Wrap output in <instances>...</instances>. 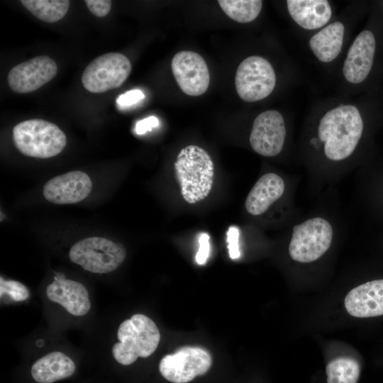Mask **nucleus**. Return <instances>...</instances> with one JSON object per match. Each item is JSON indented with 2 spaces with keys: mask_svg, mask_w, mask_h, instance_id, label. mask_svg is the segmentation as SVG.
<instances>
[{
  "mask_svg": "<svg viewBox=\"0 0 383 383\" xmlns=\"http://www.w3.org/2000/svg\"><path fill=\"white\" fill-rule=\"evenodd\" d=\"M174 167L186 202L193 204L209 196L213 184L214 165L204 149L194 145L184 147L178 153Z\"/></svg>",
  "mask_w": 383,
  "mask_h": 383,
  "instance_id": "nucleus-2",
  "label": "nucleus"
},
{
  "mask_svg": "<svg viewBox=\"0 0 383 383\" xmlns=\"http://www.w3.org/2000/svg\"><path fill=\"white\" fill-rule=\"evenodd\" d=\"M91 181L84 172L72 171L56 176L43 187V195L51 203L70 204L79 202L90 194Z\"/></svg>",
  "mask_w": 383,
  "mask_h": 383,
  "instance_id": "nucleus-13",
  "label": "nucleus"
},
{
  "mask_svg": "<svg viewBox=\"0 0 383 383\" xmlns=\"http://www.w3.org/2000/svg\"><path fill=\"white\" fill-rule=\"evenodd\" d=\"M333 235L331 223L321 217L308 219L293 228L289 245L291 258L308 263L321 257L330 248Z\"/></svg>",
  "mask_w": 383,
  "mask_h": 383,
  "instance_id": "nucleus-6",
  "label": "nucleus"
},
{
  "mask_svg": "<svg viewBox=\"0 0 383 383\" xmlns=\"http://www.w3.org/2000/svg\"><path fill=\"white\" fill-rule=\"evenodd\" d=\"M159 125L158 118L154 116H149L138 121L135 126V131L138 135H143L150 131Z\"/></svg>",
  "mask_w": 383,
  "mask_h": 383,
  "instance_id": "nucleus-29",
  "label": "nucleus"
},
{
  "mask_svg": "<svg viewBox=\"0 0 383 383\" xmlns=\"http://www.w3.org/2000/svg\"><path fill=\"white\" fill-rule=\"evenodd\" d=\"M218 3L229 18L242 23L255 20L262 6L260 0H219Z\"/></svg>",
  "mask_w": 383,
  "mask_h": 383,
  "instance_id": "nucleus-23",
  "label": "nucleus"
},
{
  "mask_svg": "<svg viewBox=\"0 0 383 383\" xmlns=\"http://www.w3.org/2000/svg\"><path fill=\"white\" fill-rule=\"evenodd\" d=\"M374 52L373 33L362 31L350 48L344 62L343 72L349 82L358 84L367 78L373 65Z\"/></svg>",
  "mask_w": 383,
  "mask_h": 383,
  "instance_id": "nucleus-14",
  "label": "nucleus"
},
{
  "mask_svg": "<svg viewBox=\"0 0 383 383\" xmlns=\"http://www.w3.org/2000/svg\"><path fill=\"white\" fill-rule=\"evenodd\" d=\"M131 63L119 52H109L93 60L82 75L84 87L92 93H103L119 87L131 72Z\"/></svg>",
  "mask_w": 383,
  "mask_h": 383,
  "instance_id": "nucleus-8",
  "label": "nucleus"
},
{
  "mask_svg": "<svg viewBox=\"0 0 383 383\" xmlns=\"http://www.w3.org/2000/svg\"><path fill=\"white\" fill-rule=\"evenodd\" d=\"M13 141L23 155L49 158L65 148L67 138L55 123L43 119H30L17 123L13 128Z\"/></svg>",
  "mask_w": 383,
  "mask_h": 383,
  "instance_id": "nucleus-4",
  "label": "nucleus"
},
{
  "mask_svg": "<svg viewBox=\"0 0 383 383\" xmlns=\"http://www.w3.org/2000/svg\"><path fill=\"white\" fill-rule=\"evenodd\" d=\"M21 3L35 17L47 23L62 19L70 4L68 0H21Z\"/></svg>",
  "mask_w": 383,
  "mask_h": 383,
  "instance_id": "nucleus-21",
  "label": "nucleus"
},
{
  "mask_svg": "<svg viewBox=\"0 0 383 383\" xmlns=\"http://www.w3.org/2000/svg\"><path fill=\"white\" fill-rule=\"evenodd\" d=\"M117 337L119 343L112 348L113 356L120 364L129 365L138 357H147L155 352L160 333L152 320L137 313L120 324Z\"/></svg>",
  "mask_w": 383,
  "mask_h": 383,
  "instance_id": "nucleus-3",
  "label": "nucleus"
},
{
  "mask_svg": "<svg viewBox=\"0 0 383 383\" xmlns=\"http://www.w3.org/2000/svg\"><path fill=\"white\" fill-rule=\"evenodd\" d=\"M84 2L91 13L97 17L107 15L111 7V1L109 0H86Z\"/></svg>",
  "mask_w": 383,
  "mask_h": 383,
  "instance_id": "nucleus-26",
  "label": "nucleus"
},
{
  "mask_svg": "<svg viewBox=\"0 0 383 383\" xmlns=\"http://www.w3.org/2000/svg\"><path fill=\"white\" fill-rule=\"evenodd\" d=\"M1 297L8 295L16 301H22L27 299L30 296L28 288L22 283L15 280H5L0 278Z\"/></svg>",
  "mask_w": 383,
  "mask_h": 383,
  "instance_id": "nucleus-24",
  "label": "nucleus"
},
{
  "mask_svg": "<svg viewBox=\"0 0 383 383\" xmlns=\"http://www.w3.org/2000/svg\"><path fill=\"white\" fill-rule=\"evenodd\" d=\"M284 182L275 173L262 175L254 184L245 201L247 211L253 216L265 213L284 194Z\"/></svg>",
  "mask_w": 383,
  "mask_h": 383,
  "instance_id": "nucleus-17",
  "label": "nucleus"
},
{
  "mask_svg": "<svg viewBox=\"0 0 383 383\" xmlns=\"http://www.w3.org/2000/svg\"><path fill=\"white\" fill-rule=\"evenodd\" d=\"M363 121L358 109L343 105L328 111L320 120L318 135L326 157L340 161L350 156L362 134Z\"/></svg>",
  "mask_w": 383,
  "mask_h": 383,
  "instance_id": "nucleus-1",
  "label": "nucleus"
},
{
  "mask_svg": "<svg viewBox=\"0 0 383 383\" xmlns=\"http://www.w3.org/2000/svg\"><path fill=\"white\" fill-rule=\"evenodd\" d=\"M226 235L229 256L232 260L238 259L240 257L238 229L235 226H231L229 227Z\"/></svg>",
  "mask_w": 383,
  "mask_h": 383,
  "instance_id": "nucleus-27",
  "label": "nucleus"
},
{
  "mask_svg": "<svg viewBox=\"0 0 383 383\" xmlns=\"http://www.w3.org/2000/svg\"><path fill=\"white\" fill-rule=\"evenodd\" d=\"M287 4L291 17L304 29L321 28L331 17V8L326 0H288Z\"/></svg>",
  "mask_w": 383,
  "mask_h": 383,
  "instance_id": "nucleus-18",
  "label": "nucleus"
},
{
  "mask_svg": "<svg viewBox=\"0 0 383 383\" xmlns=\"http://www.w3.org/2000/svg\"><path fill=\"white\" fill-rule=\"evenodd\" d=\"M327 383H357L360 374L359 363L350 357H338L326 365Z\"/></svg>",
  "mask_w": 383,
  "mask_h": 383,
  "instance_id": "nucleus-22",
  "label": "nucleus"
},
{
  "mask_svg": "<svg viewBox=\"0 0 383 383\" xmlns=\"http://www.w3.org/2000/svg\"><path fill=\"white\" fill-rule=\"evenodd\" d=\"M145 98L140 89H132L121 94L116 99L117 104L121 107H128L138 103Z\"/></svg>",
  "mask_w": 383,
  "mask_h": 383,
  "instance_id": "nucleus-25",
  "label": "nucleus"
},
{
  "mask_svg": "<svg viewBox=\"0 0 383 383\" xmlns=\"http://www.w3.org/2000/svg\"><path fill=\"white\" fill-rule=\"evenodd\" d=\"M344 33L343 24L339 21L333 22L311 38V49L320 61L331 62L340 52Z\"/></svg>",
  "mask_w": 383,
  "mask_h": 383,
  "instance_id": "nucleus-20",
  "label": "nucleus"
},
{
  "mask_svg": "<svg viewBox=\"0 0 383 383\" xmlns=\"http://www.w3.org/2000/svg\"><path fill=\"white\" fill-rule=\"evenodd\" d=\"M212 365L209 353L200 347L185 346L161 360L159 370L172 383H188L206 374Z\"/></svg>",
  "mask_w": 383,
  "mask_h": 383,
  "instance_id": "nucleus-9",
  "label": "nucleus"
},
{
  "mask_svg": "<svg viewBox=\"0 0 383 383\" xmlns=\"http://www.w3.org/2000/svg\"><path fill=\"white\" fill-rule=\"evenodd\" d=\"M345 306L355 317L383 315V279L367 282L350 290L345 296Z\"/></svg>",
  "mask_w": 383,
  "mask_h": 383,
  "instance_id": "nucleus-15",
  "label": "nucleus"
},
{
  "mask_svg": "<svg viewBox=\"0 0 383 383\" xmlns=\"http://www.w3.org/2000/svg\"><path fill=\"white\" fill-rule=\"evenodd\" d=\"M74 362L62 353L55 351L38 359L31 367V375L38 383H53L72 375Z\"/></svg>",
  "mask_w": 383,
  "mask_h": 383,
  "instance_id": "nucleus-19",
  "label": "nucleus"
},
{
  "mask_svg": "<svg viewBox=\"0 0 383 383\" xmlns=\"http://www.w3.org/2000/svg\"><path fill=\"white\" fill-rule=\"evenodd\" d=\"M209 235L207 233H203L199 238V250L196 255V261L200 265H204L209 255L210 244Z\"/></svg>",
  "mask_w": 383,
  "mask_h": 383,
  "instance_id": "nucleus-28",
  "label": "nucleus"
},
{
  "mask_svg": "<svg viewBox=\"0 0 383 383\" xmlns=\"http://www.w3.org/2000/svg\"><path fill=\"white\" fill-rule=\"evenodd\" d=\"M57 72L56 62L41 55L13 67L8 74L10 88L18 94L34 91L52 79Z\"/></svg>",
  "mask_w": 383,
  "mask_h": 383,
  "instance_id": "nucleus-12",
  "label": "nucleus"
},
{
  "mask_svg": "<svg viewBox=\"0 0 383 383\" xmlns=\"http://www.w3.org/2000/svg\"><path fill=\"white\" fill-rule=\"evenodd\" d=\"M286 128L282 114L276 110H268L254 120L250 135L252 150L265 157L277 155L282 150Z\"/></svg>",
  "mask_w": 383,
  "mask_h": 383,
  "instance_id": "nucleus-11",
  "label": "nucleus"
},
{
  "mask_svg": "<svg viewBox=\"0 0 383 383\" xmlns=\"http://www.w3.org/2000/svg\"><path fill=\"white\" fill-rule=\"evenodd\" d=\"M124 247L107 238L90 237L74 244L70 260L93 273H109L118 268L126 258Z\"/></svg>",
  "mask_w": 383,
  "mask_h": 383,
  "instance_id": "nucleus-5",
  "label": "nucleus"
},
{
  "mask_svg": "<svg viewBox=\"0 0 383 383\" xmlns=\"http://www.w3.org/2000/svg\"><path fill=\"white\" fill-rule=\"evenodd\" d=\"M276 84L272 65L265 58L252 55L243 60L236 70L235 85L241 99L255 102L268 96Z\"/></svg>",
  "mask_w": 383,
  "mask_h": 383,
  "instance_id": "nucleus-7",
  "label": "nucleus"
},
{
  "mask_svg": "<svg viewBox=\"0 0 383 383\" xmlns=\"http://www.w3.org/2000/svg\"><path fill=\"white\" fill-rule=\"evenodd\" d=\"M171 67L178 86L184 94L200 96L208 89L209 72L206 62L199 54L189 50L180 51L173 57Z\"/></svg>",
  "mask_w": 383,
  "mask_h": 383,
  "instance_id": "nucleus-10",
  "label": "nucleus"
},
{
  "mask_svg": "<svg viewBox=\"0 0 383 383\" xmlns=\"http://www.w3.org/2000/svg\"><path fill=\"white\" fill-rule=\"evenodd\" d=\"M48 298L62 306L73 316H84L89 312L91 303L86 287L81 283L65 277H55L46 289Z\"/></svg>",
  "mask_w": 383,
  "mask_h": 383,
  "instance_id": "nucleus-16",
  "label": "nucleus"
}]
</instances>
